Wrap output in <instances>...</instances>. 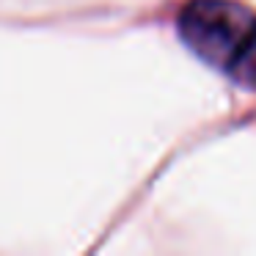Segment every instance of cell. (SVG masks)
Instances as JSON below:
<instances>
[{
  "mask_svg": "<svg viewBox=\"0 0 256 256\" xmlns=\"http://www.w3.org/2000/svg\"><path fill=\"white\" fill-rule=\"evenodd\" d=\"M179 34L198 58L256 88V12L234 0H190L179 14Z\"/></svg>",
  "mask_w": 256,
  "mask_h": 256,
  "instance_id": "6da1fadb",
  "label": "cell"
}]
</instances>
